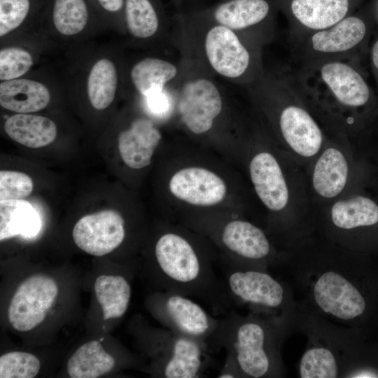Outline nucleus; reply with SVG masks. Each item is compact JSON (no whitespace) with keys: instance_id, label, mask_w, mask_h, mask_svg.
<instances>
[{"instance_id":"b1692460","label":"nucleus","mask_w":378,"mask_h":378,"mask_svg":"<svg viewBox=\"0 0 378 378\" xmlns=\"http://www.w3.org/2000/svg\"><path fill=\"white\" fill-rule=\"evenodd\" d=\"M255 190L268 209L280 211L288 201V189L276 158L267 152L256 154L249 165Z\"/></svg>"},{"instance_id":"6ab92c4d","label":"nucleus","mask_w":378,"mask_h":378,"mask_svg":"<svg viewBox=\"0 0 378 378\" xmlns=\"http://www.w3.org/2000/svg\"><path fill=\"white\" fill-rule=\"evenodd\" d=\"M287 18L293 37L328 28L351 15L354 0H272Z\"/></svg>"},{"instance_id":"39448f33","label":"nucleus","mask_w":378,"mask_h":378,"mask_svg":"<svg viewBox=\"0 0 378 378\" xmlns=\"http://www.w3.org/2000/svg\"><path fill=\"white\" fill-rule=\"evenodd\" d=\"M295 302L294 330L307 339L298 365L299 377H378V370L360 363L359 332L337 326Z\"/></svg>"},{"instance_id":"7c9ffc66","label":"nucleus","mask_w":378,"mask_h":378,"mask_svg":"<svg viewBox=\"0 0 378 378\" xmlns=\"http://www.w3.org/2000/svg\"><path fill=\"white\" fill-rule=\"evenodd\" d=\"M94 288L104 320L120 318L125 314L132 295L131 286L126 278L102 274L97 278Z\"/></svg>"},{"instance_id":"f8f14e48","label":"nucleus","mask_w":378,"mask_h":378,"mask_svg":"<svg viewBox=\"0 0 378 378\" xmlns=\"http://www.w3.org/2000/svg\"><path fill=\"white\" fill-rule=\"evenodd\" d=\"M276 10L272 0H225L199 11L264 46L274 36Z\"/></svg>"},{"instance_id":"bb28decb","label":"nucleus","mask_w":378,"mask_h":378,"mask_svg":"<svg viewBox=\"0 0 378 378\" xmlns=\"http://www.w3.org/2000/svg\"><path fill=\"white\" fill-rule=\"evenodd\" d=\"M41 227V219L36 209L27 201H0V240L21 235L35 237Z\"/></svg>"},{"instance_id":"f257e3e1","label":"nucleus","mask_w":378,"mask_h":378,"mask_svg":"<svg viewBox=\"0 0 378 378\" xmlns=\"http://www.w3.org/2000/svg\"><path fill=\"white\" fill-rule=\"evenodd\" d=\"M359 257L335 243L295 245L272 270L291 287L295 301L342 327L360 331L369 309Z\"/></svg>"},{"instance_id":"412c9836","label":"nucleus","mask_w":378,"mask_h":378,"mask_svg":"<svg viewBox=\"0 0 378 378\" xmlns=\"http://www.w3.org/2000/svg\"><path fill=\"white\" fill-rule=\"evenodd\" d=\"M162 138L160 127L147 114H136L118 132V146L125 164L134 169L150 163Z\"/></svg>"},{"instance_id":"f03ea898","label":"nucleus","mask_w":378,"mask_h":378,"mask_svg":"<svg viewBox=\"0 0 378 378\" xmlns=\"http://www.w3.org/2000/svg\"><path fill=\"white\" fill-rule=\"evenodd\" d=\"M176 43L181 58L218 79L244 88L264 72L263 46L203 15H176Z\"/></svg>"},{"instance_id":"1a4fd4ad","label":"nucleus","mask_w":378,"mask_h":378,"mask_svg":"<svg viewBox=\"0 0 378 378\" xmlns=\"http://www.w3.org/2000/svg\"><path fill=\"white\" fill-rule=\"evenodd\" d=\"M303 64L297 79L304 91L330 97L344 108L360 107L369 101L370 93L367 83L347 60Z\"/></svg>"},{"instance_id":"7ed1b4c3","label":"nucleus","mask_w":378,"mask_h":378,"mask_svg":"<svg viewBox=\"0 0 378 378\" xmlns=\"http://www.w3.org/2000/svg\"><path fill=\"white\" fill-rule=\"evenodd\" d=\"M295 332L293 322L248 312L219 319L209 340L226 351L222 370L235 377L279 378L286 374L281 348Z\"/></svg>"},{"instance_id":"393cba45","label":"nucleus","mask_w":378,"mask_h":378,"mask_svg":"<svg viewBox=\"0 0 378 378\" xmlns=\"http://www.w3.org/2000/svg\"><path fill=\"white\" fill-rule=\"evenodd\" d=\"M3 129L10 139L31 148L48 146L58 134L56 122L38 113H13L4 119Z\"/></svg>"},{"instance_id":"f704fd0d","label":"nucleus","mask_w":378,"mask_h":378,"mask_svg":"<svg viewBox=\"0 0 378 378\" xmlns=\"http://www.w3.org/2000/svg\"><path fill=\"white\" fill-rule=\"evenodd\" d=\"M372 62L374 67L378 70V40L374 43L372 52Z\"/></svg>"},{"instance_id":"2f4dec72","label":"nucleus","mask_w":378,"mask_h":378,"mask_svg":"<svg viewBox=\"0 0 378 378\" xmlns=\"http://www.w3.org/2000/svg\"><path fill=\"white\" fill-rule=\"evenodd\" d=\"M41 363L34 355L23 351H12L0 357L1 378H33Z\"/></svg>"},{"instance_id":"423d86ee","label":"nucleus","mask_w":378,"mask_h":378,"mask_svg":"<svg viewBox=\"0 0 378 378\" xmlns=\"http://www.w3.org/2000/svg\"><path fill=\"white\" fill-rule=\"evenodd\" d=\"M154 258L166 291L200 298L216 307L228 301L212 257L183 234H162L155 242Z\"/></svg>"},{"instance_id":"5701e85b","label":"nucleus","mask_w":378,"mask_h":378,"mask_svg":"<svg viewBox=\"0 0 378 378\" xmlns=\"http://www.w3.org/2000/svg\"><path fill=\"white\" fill-rule=\"evenodd\" d=\"M278 114L281 134L288 146L304 157L316 155L323 143L322 132L311 114L296 104H286Z\"/></svg>"},{"instance_id":"9b49d317","label":"nucleus","mask_w":378,"mask_h":378,"mask_svg":"<svg viewBox=\"0 0 378 378\" xmlns=\"http://www.w3.org/2000/svg\"><path fill=\"white\" fill-rule=\"evenodd\" d=\"M366 32L363 20L351 14L328 28L294 37L295 50L303 64L347 60Z\"/></svg>"},{"instance_id":"a211bd4d","label":"nucleus","mask_w":378,"mask_h":378,"mask_svg":"<svg viewBox=\"0 0 378 378\" xmlns=\"http://www.w3.org/2000/svg\"><path fill=\"white\" fill-rule=\"evenodd\" d=\"M181 73V64L148 52L133 58L127 55L126 97L144 101L167 92Z\"/></svg>"},{"instance_id":"a878e982","label":"nucleus","mask_w":378,"mask_h":378,"mask_svg":"<svg viewBox=\"0 0 378 378\" xmlns=\"http://www.w3.org/2000/svg\"><path fill=\"white\" fill-rule=\"evenodd\" d=\"M378 223V205L371 199L357 196L335 202L330 210L332 233L337 234L333 242L341 246L347 233ZM332 236V235H331ZM330 236V237H331Z\"/></svg>"},{"instance_id":"9d476101","label":"nucleus","mask_w":378,"mask_h":378,"mask_svg":"<svg viewBox=\"0 0 378 378\" xmlns=\"http://www.w3.org/2000/svg\"><path fill=\"white\" fill-rule=\"evenodd\" d=\"M64 99L59 64H43L22 77L0 81V106L13 113H39Z\"/></svg>"},{"instance_id":"cd10ccee","label":"nucleus","mask_w":378,"mask_h":378,"mask_svg":"<svg viewBox=\"0 0 378 378\" xmlns=\"http://www.w3.org/2000/svg\"><path fill=\"white\" fill-rule=\"evenodd\" d=\"M43 0H0V42L37 27Z\"/></svg>"},{"instance_id":"c9c22d12","label":"nucleus","mask_w":378,"mask_h":378,"mask_svg":"<svg viewBox=\"0 0 378 378\" xmlns=\"http://www.w3.org/2000/svg\"><path fill=\"white\" fill-rule=\"evenodd\" d=\"M175 4H181V2L183 1V0H174ZM223 1H225V0H223Z\"/></svg>"},{"instance_id":"6e6552de","label":"nucleus","mask_w":378,"mask_h":378,"mask_svg":"<svg viewBox=\"0 0 378 378\" xmlns=\"http://www.w3.org/2000/svg\"><path fill=\"white\" fill-rule=\"evenodd\" d=\"M38 25L62 50L106 31L92 0H43Z\"/></svg>"},{"instance_id":"ddd939ff","label":"nucleus","mask_w":378,"mask_h":378,"mask_svg":"<svg viewBox=\"0 0 378 378\" xmlns=\"http://www.w3.org/2000/svg\"><path fill=\"white\" fill-rule=\"evenodd\" d=\"M220 241L229 253L228 264L271 271L276 255L264 231L254 224L235 219L227 222L220 232Z\"/></svg>"},{"instance_id":"dca6fc26","label":"nucleus","mask_w":378,"mask_h":378,"mask_svg":"<svg viewBox=\"0 0 378 378\" xmlns=\"http://www.w3.org/2000/svg\"><path fill=\"white\" fill-rule=\"evenodd\" d=\"M158 298L157 314L173 332L207 343L216 330L219 319L190 297L166 291Z\"/></svg>"},{"instance_id":"72a5a7b5","label":"nucleus","mask_w":378,"mask_h":378,"mask_svg":"<svg viewBox=\"0 0 378 378\" xmlns=\"http://www.w3.org/2000/svg\"><path fill=\"white\" fill-rule=\"evenodd\" d=\"M106 31L125 37V0H92Z\"/></svg>"},{"instance_id":"473e14b6","label":"nucleus","mask_w":378,"mask_h":378,"mask_svg":"<svg viewBox=\"0 0 378 378\" xmlns=\"http://www.w3.org/2000/svg\"><path fill=\"white\" fill-rule=\"evenodd\" d=\"M31 178L26 174L15 171L0 172V201L21 200L31 194Z\"/></svg>"},{"instance_id":"4be33fe9","label":"nucleus","mask_w":378,"mask_h":378,"mask_svg":"<svg viewBox=\"0 0 378 378\" xmlns=\"http://www.w3.org/2000/svg\"><path fill=\"white\" fill-rule=\"evenodd\" d=\"M171 193L177 199L197 206H213L226 196L227 186L216 174L202 167L183 168L171 177Z\"/></svg>"},{"instance_id":"c85d7f7f","label":"nucleus","mask_w":378,"mask_h":378,"mask_svg":"<svg viewBox=\"0 0 378 378\" xmlns=\"http://www.w3.org/2000/svg\"><path fill=\"white\" fill-rule=\"evenodd\" d=\"M348 165L344 155L337 149L326 150L316 163L312 183L315 191L321 197L332 198L345 187Z\"/></svg>"},{"instance_id":"20e7f679","label":"nucleus","mask_w":378,"mask_h":378,"mask_svg":"<svg viewBox=\"0 0 378 378\" xmlns=\"http://www.w3.org/2000/svg\"><path fill=\"white\" fill-rule=\"evenodd\" d=\"M124 46L90 41L65 48L59 66L67 99L104 113L126 97Z\"/></svg>"},{"instance_id":"0eeeda50","label":"nucleus","mask_w":378,"mask_h":378,"mask_svg":"<svg viewBox=\"0 0 378 378\" xmlns=\"http://www.w3.org/2000/svg\"><path fill=\"white\" fill-rule=\"evenodd\" d=\"M223 281L229 302L248 312L293 322L296 302L290 286L269 270L227 263Z\"/></svg>"},{"instance_id":"c756f323","label":"nucleus","mask_w":378,"mask_h":378,"mask_svg":"<svg viewBox=\"0 0 378 378\" xmlns=\"http://www.w3.org/2000/svg\"><path fill=\"white\" fill-rule=\"evenodd\" d=\"M115 364L99 341L92 340L81 345L70 357L67 372L71 378H96L112 370Z\"/></svg>"},{"instance_id":"4468645a","label":"nucleus","mask_w":378,"mask_h":378,"mask_svg":"<svg viewBox=\"0 0 378 378\" xmlns=\"http://www.w3.org/2000/svg\"><path fill=\"white\" fill-rule=\"evenodd\" d=\"M124 47L155 50L166 40L169 19L163 0H125Z\"/></svg>"},{"instance_id":"f3484780","label":"nucleus","mask_w":378,"mask_h":378,"mask_svg":"<svg viewBox=\"0 0 378 378\" xmlns=\"http://www.w3.org/2000/svg\"><path fill=\"white\" fill-rule=\"evenodd\" d=\"M58 293L55 281L36 274L24 280L17 288L8 309V318L13 328L28 331L42 323Z\"/></svg>"},{"instance_id":"aec40b11","label":"nucleus","mask_w":378,"mask_h":378,"mask_svg":"<svg viewBox=\"0 0 378 378\" xmlns=\"http://www.w3.org/2000/svg\"><path fill=\"white\" fill-rule=\"evenodd\" d=\"M72 236L82 251L94 256H102L122 243L125 237V221L114 210L88 214L76 222Z\"/></svg>"},{"instance_id":"2eb2a0df","label":"nucleus","mask_w":378,"mask_h":378,"mask_svg":"<svg viewBox=\"0 0 378 378\" xmlns=\"http://www.w3.org/2000/svg\"><path fill=\"white\" fill-rule=\"evenodd\" d=\"M61 50L38 25L35 29L0 42V81L22 77Z\"/></svg>"}]
</instances>
